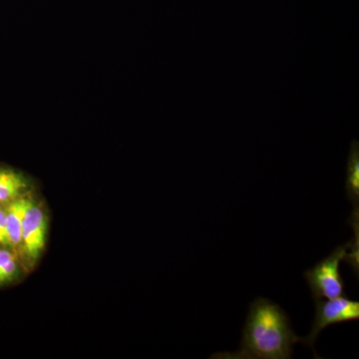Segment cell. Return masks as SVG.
<instances>
[{"mask_svg":"<svg viewBox=\"0 0 359 359\" xmlns=\"http://www.w3.org/2000/svg\"><path fill=\"white\" fill-rule=\"evenodd\" d=\"M292 327L289 316L268 299H255L250 304L241 348L235 353L212 354L218 359H290L294 344L302 342Z\"/></svg>","mask_w":359,"mask_h":359,"instance_id":"1","label":"cell"},{"mask_svg":"<svg viewBox=\"0 0 359 359\" xmlns=\"http://www.w3.org/2000/svg\"><path fill=\"white\" fill-rule=\"evenodd\" d=\"M349 245V243L339 245L313 269L304 271L314 301L334 299L344 294L346 283L340 275L339 266L342 261H346Z\"/></svg>","mask_w":359,"mask_h":359,"instance_id":"2","label":"cell"},{"mask_svg":"<svg viewBox=\"0 0 359 359\" xmlns=\"http://www.w3.org/2000/svg\"><path fill=\"white\" fill-rule=\"evenodd\" d=\"M47 224L43 205L32 193L23 215L20 247V254L32 263L39 259L46 245Z\"/></svg>","mask_w":359,"mask_h":359,"instance_id":"3","label":"cell"},{"mask_svg":"<svg viewBox=\"0 0 359 359\" xmlns=\"http://www.w3.org/2000/svg\"><path fill=\"white\" fill-rule=\"evenodd\" d=\"M316 302V316L311 332L302 339V344L313 349L318 335L330 325L346 321L358 320L359 318V302L351 301L348 297H339L328 299V301L318 299Z\"/></svg>","mask_w":359,"mask_h":359,"instance_id":"4","label":"cell"},{"mask_svg":"<svg viewBox=\"0 0 359 359\" xmlns=\"http://www.w3.org/2000/svg\"><path fill=\"white\" fill-rule=\"evenodd\" d=\"M32 183L22 172L0 166V205L32 193Z\"/></svg>","mask_w":359,"mask_h":359,"instance_id":"5","label":"cell"},{"mask_svg":"<svg viewBox=\"0 0 359 359\" xmlns=\"http://www.w3.org/2000/svg\"><path fill=\"white\" fill-rule=\"evenodd\" d=\"M23 196L6 205L7 249L20 252L21 224L30 195Z\"/></svg>","mask_w":359,"mask_h":359,"instance_id":"6","label":"cell"},{"mask_svg":"<svg viewBox=\"0 0 359 359\" xmlns=\"http://www.w3.org/2000/svg\"><path fill=\"white\" fill-rule=\"evenodd\" d=\"M346 194L353 203V211H359V145L353 140L348 155L346 168Z\"/></svg>","mask_w":359,"mask_h":359,"instance_id":"7","label":"cell"},{"mask_svg":"<svg viewBox=\"0 0 359 359\" xmlns=\"http://www.w3.org/2000/svg\"><path fill=\"white\" fill-rule=\"evenodd\" d=\"M20 275L18 255L13 250L0 248V285L13 282Z\"/></svg>","mask_w":359,"mask_h":359,"instance_id":"8","label":"cell"},{"mask_svg":"<svg viewBox=\"0 0 359 359\" xmlns=\"http://www.w3.org/2000/svg\"><path fill=\"white\" fill-rule=\"evenodd\" d=\"M0 248L7 249L6 205H0Z\"/></svg>","mask_w":359,"mask_h":359,"instance_id":"9","label":"cell"}]
</instances>
